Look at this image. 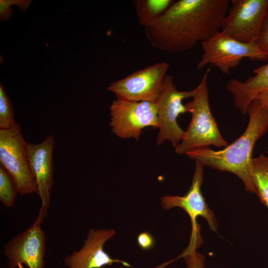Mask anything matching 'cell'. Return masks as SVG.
Segmentation results:
<instances>
[{"label":"cell","instance_id":"cell-1","mask_svg":"<svg viewBox=\"0 0 268 268\" xmlns=\"http://www.w3.org/2000/svg\"><path fill=\"white\" fill-rule=\"evenodd\" d=\"M229 0H178L156 21L144 28L155 48L176 53L192 49L220 31Z\"/></svg>","mask_w":268,"mask_h":268},{"label":"cell","instance_id":"cell-2","mask_svg":"<svg viewBox=\"0 0 268 268\" xmlns=\"http://www.w3.org/2000/svg\"><path fill=\"white\" fill-rule=\"evenodd\" d=\"M249 122L244 133L224 149H195L186 155L203 166L231 172L243 181L247 191L257 194L253 173L252 152L255 142L268 129V103L254 99L247 109Z\"/></svg>","mask_w":268,"mask_h":268},{"label":"cell","instance_id":"cell-3","mask_svg":"<svg viewBox=\"0 0 268 268\" xmlns=\"http://www.w3.org/2000/svg\"><path fill=\"white\" fill-rule=\"evenodd\" d=\"M209 71L208 68L195 88L192 100L185 105L192 119L183 139L175 147L178 154H186L210 145L221 147L229 145L221 135L210 111L207 84Z\"/></svg>","mask_w":268,"mask_h":268},{"label":"cell","instance_id":"cell-4","mask_svg":"<svg viewBox=\"0 0 268 268\" xmlns=\"http://www.w3.org/2000/svg\"><path fill=\"white\" fill-rule=\"evenodd\" d=\"M201 44L203 54L197 66L198 70L210 65L223 74H229L230 69L238 66L243 59L260 62L268 59V54L257 43L242 42L221 31Z\"/></svg>","mask_w":268,"mask_h":268},{"label":"cell","instance_id":"cell-5","mask_svg":"<svg viewBox=\"0 0 268 268\" xmlns=\"http://www.w3.org/2000/svg\"><path fill=\"white\" fill-rule=\"evenodd\" d=\"M21 128L0 130V162L12 177L18 193L24 196L37 192L36 181L29 166Z\"/></svg>","mask_w":268,"mask_h":268},{"label":"cell","instance_id":"cell-6","mask_svg":"<svg viewBox=\"0 0 268 268\" xmlns=\"http://www.w3.org/2000/svg\"><path fill=\"white\" fill-rule=\"evenodd\" d=\"M194 93L195 89L190 91L178 90L174 83V77L166 75L155 102L159 123V133L156 140L157 145L168 140L173 146L176 147L181 142L185 131L178 125L177 118L180 115L188 113L183 101L192 98Z\"/></svg>","mask_w":268,"mask_h":268},{"label":"cell","instance_id":"cell-7","mask_svg":"<svg viewBox=\"0 0 268 268\" xmlns=\"http://www.w3.org/2000/svg\"><path fill=\"white\" fill-rule=\"evenodd\" d=\"M169 67L166 62L157 63L112 82L107 89L118 99L155 103Z\"/></svg>","mask_w":268,"mask_h":268},{"label":"cell","instance_id":"cell-8","mask_svg":"<svg viewBox=\"0 0 268 268\" xmlns=\"http://www.w3.org/2000/svg\"><path fill=\"white\" fill-rule=\"evenodd\" d=\"M112 132L121 138L138 140L146 127L159 128L155 103L117 99L110 107Z\"/></svg>","mask_w":268,"mask_h":268},{"label":"cell","instance_id":"cell-9","mask_svg":"<svg viewBox=\"0 0 268 268\" xmlns=\"http://www.w3.org/2000/svg\"><path fill=\"white\" fill-rule=\"evenodd\" d=\"M220 31L238 41L257 43L268 0H232Z\"/></svg>","mask_w":268,"mask_h":268},{"label":"cell","instance_id":"cell-10","mask_svg":"<svg viewBox=\"0 0 268 268\" xmlns=\"http://www.w3.org/2000/svg\"><path fill=\"white\" fill-rule=\"evenodd\" d=\"M38 218L4 246L3 254L9 268H44L46 239Z\"/></svg>","mask_w":268,"mask_h":268},{"label":"cell","instance_id":"cell-11","mask_svg":"<svg viewBox=\"0 0 268 268\" xmlns=\"http://www.w3.org/2000/svg\"><path fill=\"white\" fill-rule=\"evenodd\" d=\"M54 137L48 135L40 143L26 142L27 158L37 186V194L41 201L38 218L43 222L50 205L51 195L54 184L53 152Z\"/></svg>","mask_w":268,"mask_h":268},{"label":"cell","instance_id":"cell-12","mask_svg":"<svg viewBox=\"0 0 268 268\" xmlns=\"http://www.w3.org/2000/svg\"><path fill=\"white\" fill-rule=\"evenodd\" d=\"M203 167L201 162L195 161L192 184L184 196L166 195L161 198V204L164 209L168 210L174 207H180L189 215L192 225L191 238L200 236V226L196 221L198 216H202L206 220L211 230L215 231L218 227L214 214L209 208L201 191Z\"/></svg>","mask_w":268,"mask_h":268},{"label":"cell","instance_id":"cell-13","mask_svg":"<svg viewBox=\"0 0 268 268\" xmlns=\"http://www.w3.org/2000/svg\"><path fill=\"white\" fill-rule=\"evenodd\" d=\"M116 233L114 229H91L82 247L64 259L65 265L67 268H102L114 263H121L125 267H130L126 262L112 258L103 249L106 242Z\"/></svg>","mask_w":268,"mask_h":268},{"label":"cell","instance_id":"cell-14","mask_svg":"<svg viewBox=\"0 0 268 268\" xmlns=\"http://www.w3.org/2000/svg\"><path fill=\"white\" fill-rule=\"evenodd\" d=\"M253 73L254 75L244 81L231 79L226 85L233 95L235 106L243 114L247 113L248 106L258 95L268 92V62Z\"/></svg>","mask_w":268,"mask_h":268},{"label":"cell","instance_id":"cell-15","mask_svg":"<svg viewBox=\"0 0 268 268\" xmlns=\"http://www.w3.org/2000/svg\"><path fill=\"white\" fill-rule=\"evenodd\" d=\"M138 23L144 28L151 25L169 9L173 0H134Z\"/></svg>","mask_w":268,"mask_h":268},{"label":"cell","instance_id":"cell-16","mask_svg":"<svg viewBox=\"0 0 268 268\" xmlns=\"http://www.w3.org/2000/svg\"><path fill=\"white\" fill-rule=\"evenodd\" d=\"M268 156L260 154L253 160V173L257 195L261 201L268 207Z\"/></svg>","mask_w":268,"mask_h":268},{"label":"cell","instance_id":"cell-17","mask_svg":"<svg viewBox=\"0 0 268 268\" xmlns=\"http://www.w3.org/2000/svg\"><path fill=\"white\" fill-rule=\"evenodd\" d=\"M18 193L16 186L9 172L0 165V201L5 207H10L15 204Z\"/></svg>","mask_w":268,"mask_h":268},{"label":"cell","instance_id":"cell-18","mask_svg":"<svg viewBox=\"0 0 268 268\" xmlns=\"http://www.w3.org/2000/svg\"><path fill=\"white\" fill-rule=\"evenodd\" d=\"M16 123L11 101L5 92L3 84L0 83V130L12 128Z\"/></svg>","mask_w":268,"mask_h":268},{"label":"cell","instance_id":"cell-19","mask_svg":"<svg viewBox=\"0 0 268 268\" xmlns=\"http://www.w3.org/2000/svg\"><path fill=\"white\" fill-rule=\"evenodd\" d=\"M197 248L189 245L182 254L187 268H204V257L203 255L196 252Z\"/></svg>","mask_w":268,"mask_h":268},{"label":"cell","instance_id":"cell-20","mask_svg":"<svg viewBox=\"0 0 268 268\" xmlns=\"http://www.w3.org/2000/svg\"><path fill=\"white\" fill-rule=\"evenodd\" d=\"M257 44L262 50L268 54V9L262 25Z\"/></svg>","mask_w":268,"mask_h":268},{"label":"cell","instance_id":"cell-21","mask_svg":"<svg viewBox=\"0 0 268 268\" xmlns=\"http://www.w3.org/2000/svg\"><path fill=\"white\" fill-rule=\"evenodd\" d=\"M137 243L138 246L143 250L152 249L155 244V240L151 234L147 232H142L137 237Z\"/></svg>","mask_w":268,"mask_h":268},{"label":"cell","instance_id":"cell-22","mask_svg":"<svg viewBox=\"0 0 268 268\" xmlns=\"http://www.w3.org/2000/svg\"></svg>","mask_w":268,"mask_h":268}]
</instances>
